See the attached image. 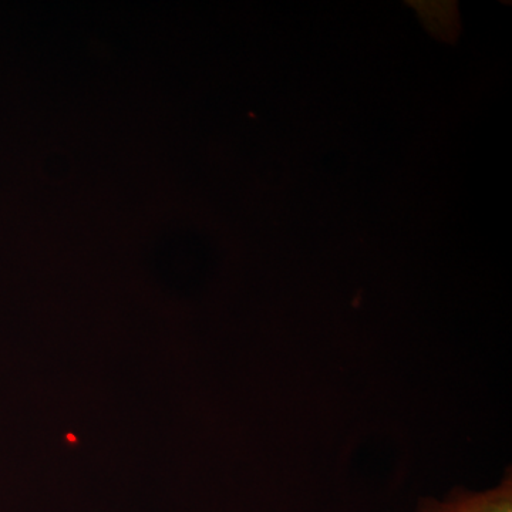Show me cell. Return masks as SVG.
<instances>
[{
    "label": "cell",
    "mask_w": 512,
    "mask_h": 512,
    "mask_svg": "<svg viewBox=\"0 0 512 512\" xmlns=\"http://www.w3.org/2000/svg\"><path fill=\"white\" fill-rule=\"evenodd\" d=\"M416 512H512V476L484 491L454 488L443 498L424 497Z\"/></svg>",
    "instance_id": "1"
}]
</instances>
